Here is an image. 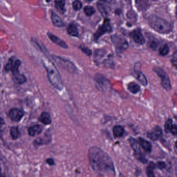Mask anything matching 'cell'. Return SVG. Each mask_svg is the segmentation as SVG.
<instances>
[{"instance_id": "obj_30", "label": "cell", "mask_w": 177, "mask_h": 177, "mask_svg": "<svg viewBox=\"0 0 177 177\" xmlns=\"http://www.w3.org/2000/svg\"><path fill=\"white\" fill-rule=\"evenodd\" d=\"M169 51V49L168 46H167V45H163L159 49V53H160V55H161L162 56H165L168 54Z\"/></svg>"}, {"instance_id": "obj_3", "label": "cell", "mask_w": 177, "mask_h": 177, "mask_svg": "<svg viewBox=\"0 0 177 177\" xmlns=\"http://www.w3.org/2000/svg\"><path fill=\"white\" fill-rule=\"evenodd\" d=\"M149 22L152 28L159 33H169L172 30V26L169 22L154 15L149 17Z\"/></svg>"}, {"instance_id": "obj_24", "label": "cell", "mask_w": 177, "mask_h": 177, "mask_svg": "<svg viewBox=\"0 0 177 177\" xmlns=\"http://www.w3.org/2000/svg\"><path fill=\"white\" fill-rule=\"evenodd\" d=\"M124 133V130L123 127L119 126H115L113 128V134L115 137H121Z\"/></svg>"}, {"instance_id": "obj_16", "label": "cell", "mask_w": 177, "mask_h": 177, "mask_svg": "<svg viewBox=\"0 0 177 177\" xmlns=\"http://www.w3.org/2000/svg\"><path fill=\"white\" fill-rule=\"evenodd\" d=\"M136 6L139 11L147 10L149 7V0H135Z\"/></svg>"}, {"instance_id": "obj_7", "label": "cell", "mask_w": 177, "mask_h": 177, "mask_svg": "<svg viewBox=\"0 0 177 177\" xmlns=\"http://www.w3.org/2000/svg\"><path fill=\"white\" fill-rule=\"evenodd\" d=\"M129 142L131 148L133 149L134 151H135V155L136 158L142 163H147V161L142 155L140 150V144H139V142L135 139L132 137H131L129 139Z\"/></svg>"}, {"instance_id": "obj_33", "label": "cell", "mask_w": 177, "mask_h": 177, "mask_svg": "<svg viewBox=\"0 0 177 177\" xmlns=\"http://www.w3.org/2000/svg\"><path fill=\"white\" fill-rule=\"evenodd\" d=\"M172 120L171 119H168L166 122L165 124V130L166 132H169L170 128L172 126Z\"/></svg>"}, {"instance_id": "obj_36", "label": "cell", "mask_w": 177, "mask_h": 177, "mask_svg": "<svg viewBox=\"0 0 177 177\" xmlns=\"http://www.w3.org/2000/svg\"><path fill=\"white\" fill-rule=\"evenodd\" d=\"M157 166L158 168L163 169L166 167V165H165V163L163 162H158L157 163Z\"/></svg>"}, {"instance_id": "obj_17", "label": "cell", "mask_w": 177, "mask_h": 177, "mask_svg": "<svg viewBox=\"0 0 177 177\" xmlns=\"http://www.w3.org/2000/svg\"><path fill=\"white\" fill-rule=\"evenodd\" d=\"M51 20L53 21V23L55 26H58V27H62L64 26V23L61 18L58 16V15L56 14L54 12H52L51 13Z\"/></svg>"}, {"instance_id": "obj_2", "label": "cell", "mask_w": 177, "mask_h": 177, "mask_svg": "<svg viewBox=\"0 0 177 177\" xmlns=\"http://www.w3.org/2000/svg\"><path fill=\"white\" fill-rule=\"evenodd\" d=\"M42 62L47 70L48 78L50 83L56 89L62 90L63 83L61 77L54 64L47 58H45L43 59Z\"/></svg>"}, {"instance_id": "obj_38", "label": "cell", "mask_w": 177, "mask_h": 177, "mask_svg": "<svg viewBox=\"0 0 177 177\" xmlns=\"http://www.w3.org/2000/svg\"><path fill=\"white\" fill-rule=\"evenodd\" d=\"M4 124V122L3 120L1 119V118H0V128H1Z\"/></svg>"}, {"instance_id": "obj_13", "label": "cell", "mask_w": 177, "mask_h": 177, "mask_svg": "<svg viewBox=\"0 0 177 177\" xmlns=\"http://www.w3.org/2000/svg\"><path fill=\"white\" fill-rule=\"evenodd\" d=\"M97 6L99 12L103 17L107 16L108 14L109 7L105 1L100 0L97 4Z\"/></svg>"}, {"instance_id": "obj_22", "label": "cell", "mask_w": 177, "mask_h": 177, "mask_svg": "<svg viewBox=\"0 0 177 177\" xmlns=\"http://www.w3.org/2000/svg\"><path fill=\"white\" fill-rule=\"evenodd\" d=\"M65 0H55V6L58 12L63 14L65 12Z\"/></svg>"}, {"instance_id": "obj_34", "label": "cell", "mask_w": 177, "mask_h": 177, "mask_svg": "<svg viewBox=\"0 0 177 177\" xmlns=\"http://www.w3.org/2000/svg\"><path fill=\"white\" fill-rule=\"evenodd\" d=\"M81 50L85 53L86 54H87L88 56H90L92 54V51L90 49H89L88 48L86 47H82L80 46V47Z\"/></svg>"}, {"instance_id": "obj_8", "label": "cell", "mask_w": 177, "mask_h": 177, "mask_svg": "<svg viewBox=\"0 0 177 177\" xmlns=\"http://www.w3.org/2000/svg\"><path fill=\"white\" fill-rule=\"evenodd\" d=\"M21 64V61L18 59L14 60L13 58L9 59L5 66V70L6 72L12 71L14 75L19 73V67Z\"/></svg>"}, {"instance_id": "obj_12", "label": "cell", "mask_w": 177, "mask_h": 177, "mask_svg": "<svg viewBox=\"0 0 177 177\" xmlns=\"http://www.w3.org/2000/svg\"><path fill=\"white\" fill-rule=\"evenodd\" d=\"M162 135V131L159 126H156L154 127L151 131L148 133V137L153 140L155 141L160 138Z\"/></svg>"}, {"instance_id": "obj_20", "label": "cell", "mask_w": 177, "mask_h": 177, "mask_svg": "<svg viewBox=\"0 0 177 177\" xmlns=\"http://www.w3.org/2000/svg\"><path fill=\"white\" fill-rule=\"evenodd\" d=\"M39 121L44 125H48L51 123V117L47 112H43L39 117Z\"/></svg>"}, {"instance_id": "obj_15", "label": "cell", "mask_w": 177, "mask_h": 177, "mask_svg": "<svg viewBox=\"0 0 177 177\" xmlns=\"http://www.w3.org/2000/svg\"><path fill=\"white\" fill-rule=\"evenodd\" d=\"M43 127L40 125H35L30 127L28 129L29 135L31 136H35L42 132Z\"/></svg>"}, {"instance_id": "obj_29", "label": "cell", "mask_w": 177, "mask_h": 177, "mask_svg": "<svg viewBox=\"0 0 177 177\" xmlns=\"http://www.w3.org/2000/svg\"><path fill=\"white\" fill-rule=\"evenodd\" d=\"M84 12L87 16H91L95 12V9L91 6H87L84 7Z\"/></svg>"}, {"instance_id": "obj_27", "label": "cell", "mask_w": 177, "mask_h": 177, "mask_svg": "<svg viewBox=\"0 0 177 177\" xmlns=\"http://www.w3.org/2000/svg\"><path fill=\"white\" fill-rule=\"evenodd\" d=\"M155 167V165L154 163L151 162L149 166L147 168L146 172L148 177H155L154 175V169Z\"/></svg>"}, {"instance_id": "obj_4", "label": "cell", "mask_w": 177, "mask_h": 177, "mask_svg": "<svg viewBox=\"0 0 177 177\" xmlns=\"http://www.w3.org/2000/svg\"><path fill=\"white\" fill-rule=\"evenodd\" d=\"M111 38L112 42L116 47L117 53H122L128 48V44L127 40L119 35H112Z\"/></svg>"}, {"instance_id": "obj_5", "label": "cell", "mask_w": 177, "mask_h": 177, "mask_svg": "<svg viewBox=\"0 0 177 177\" xmlns=\"http://www.w3.org/2000/svg\"><path fill=\"white\" fill-rule=\"evenodd\" d=\"M112 31V28L111 26L110 20L108 18H105L104 23L101 26L99 27L98 30L94 34V40L97 41L102 35L107 33H110Z\"/></svg>"}, {"instance_id": "obj_39", "label": "cell", "mask_w": 177, "mask_h": 177, "mask_svg": "<svg viewBox=\"0 0 177 177\" xmlns=\"http://www.w3.org/2000/svg\"><path fill=\"white\" fill-rule=\"evenodd\" d=\"M0 177H5V175L3 173H2L1 172V174H0Z\"/></svg>"}, {"instance_id": "obj_25", "label": "cell", "mask_w": 177, "mask_h": 177, "mask_svg": "<svg viewBox=\"0 0 177 177\" xmlns=\"http://www.w3.org/2000/svg\"><path fill=\"white\" fill-rule=\"evenodd\" d=\"M14 80L16 83L19 84H23L26 81V78L25 75L19 73L14 75Z\"/></svg>"}, {"instance_id": "obj_43", "label": "cell", "mask_w": 177, "mask_h": 177, "mask_svg": "<svg viewBox=\"0 0 177 177\" xmlns=\"http://www.w3.org/2000/svg\"><path fill=\"white\" fill-rule=\"evenodd\" d=\"M1 172H1V168H0V174H1Z\"/></svg>"}, {"instance_id": "obj_19", "label": "cell", "mask_w": 177, "mask_h": 177, "mask_svg": "<svg viewBox=\"0 0 177 177\" xmlns=\"http://www.w3.org/2000/svg\"><path fill=\"white\" fill-rule=\"evenodd\" d=\"M67 31L69 35L72 36L76 37V36H78L79 34V32H78L76 25L73 23H70L67 29Z\"/></svg>"}, {"instance_id": "obj_9", "label": "cell", "mask_w": 177, "mask_h": 177, "mask_svg": "<svg viewBox=\"0 0 177 177\" xmlns=\"http://www.w3.org/2000/svg\"><path fill=\"white\" fill-rule=\"evenodd\" d=\"M53 58H54L55 61H56L57 63H59L61 66L63 67L64 68L67 69L69 72H72V73L75 72V66L73 64V63H72L69 60L63 59L59 56H53Z\"/></svg>"}, {"instance_id": "obj_42", "label": "cell", "mask_w": 177, "mask_h": 177, "mask_svg": "<svg viewBox=\"0 0 177 177\" xmlns=\"http://www.w3.org/2000/svg\"><path fill=\"white\" fill-rule=\"evenodd\" d=\"M50 1H51V0H46V2H50Z\"/></svg>"}, {"instance_id": "obj_1", "label": "cell", "mask_w": 177, "mask_h": 177, "mask_svg": "<svg viewBox=\"0 0 177 177\" xmlns=\"http://www.w3.org/2000/svg\"><path fill=\"white\" fill-rule=\"evenodd\" d=\"M88 152L90 164L94 171L114 174L115 170L112 160L105 152L97 147H92Z\"/></svg>"}, {"instance_id": "obj_10", "label": "cell", "mask_w": 177, "mask_h": 177, "mask_svg": "<svg viewBox=\"0 0 177 177\" xmlns=\"http://www.w3.org/2000/svg\"><path fill=\"white\" fill-rule=\"evenodd\" d=\"M9 117L11 120L16 122H18L21 120L24 116V112L20 109L12 108L11 109L9 112Z\"/></svg>"}, {"instance_id": "obj_31", "label": "cell", "mask_w": 177, "mask_h": 177, "mask_svg": "<svg viewBox=\"0 0 177 177\" xmlns=\"http://www.w3.org/2000/svg\"><path fill=\"white\" fill-rule=\"evenodd\" d=\"M72 5L75 11L80 10L83 7V4L79 0H75L72 4Z\"/></svg>"}, {"instance_id": "obj_21", "label": "cell", "mask_w": 177, "mask_h": 177, "mask_svg": "<svg viewBox=\"0 0 177 177\" xmlns=\"http://www.w3.org/2000/svg\"><path fill=\"white\" fill-rule=\"evenodd\" d=\"M139 141L140 142V146L145 151L147 152H150L151 151L152 146L149 141H148L147 140H145L142 138H139Z\"/></svg>"}, {"instance_id": "obj_23", "label": "cell", "mask_w": 177, "mask_h": 177, "mask_svg": "<svg viewBox=\"0 0 177 177\" xmlns=\"http://www.w3.org/2000/svg\"><path fill=\"white\" fill-rule=\"evenodd\" d=\"M135 72L136 73V78L139 81L143 86H147L148 84V81L146 76L139 70H135Z\"/></svg>"}, {"instance_id": "obj_11", "label": "cell", "mask_w": 177, "mask_h": 177, "mask_svg": "<svg viewBox=\"0 0 177 177\" xmlns=\"http://www.w3.org/2000/svg\"><path fill=\"white\" fill-rule=\"evenodd\" d=\"M130 37L134 41V42L139 45H143L145 42V40L139 29H135L130 34Z\"/></svg>"}, {"instance_id": "obj_41", "label": "cell", "mask_w": 177, "mask_h": 177, "mask_svg": "<svg viewBox=\"0 0 177 177\" xmlns=\"http://www.w3.org/2000/svg\"><path fill=\"white\" fill-rule=\"evenodd\" d=\"M175 147L177 148V141H176V142H175Z\"/></svg>"}, {"instance_id": "obj_40", "label": "cell", "mask_w": 177, "mask_h": 177, "mask_svg": "<svg viewBox=\"0 0 177 177\" xmlns=\"http://www.w3.org/2000/svg\"><path fill=\"white\" fill-rule=\"evenodd\" d=\"M85 1H87V2H91V1H92V0H85Z\"/></svg>"}, {"instance_id": "obj_26", "label": "cell", "mask_w": 177, "mask_h": 177, "mask_svg": "<svg viewBox=\"0 0 177 177\" xmlns=\"http://www.w3.org/2000/svg\"><path fill=\"white\" fill-rule=\"evenodd\" d=\"M128 90L133 94H136L138 93L140 90V87L138 84L134 82L130 83L128 86Z\"/></svg>"}, {"instance_id": "obj_44", "label": "cell", "mask_w": 177, "mask_h": 177, "mask_svg": "<svg viewBox=\"0 0 177 177\" xmlns=\"http://www.w3.org/2000/svg\"><path fill=\"white\" fill-rule=\"evenodd\" d=\"M0 67H1V66H0Z\"/></svg>"}, {"instance_id": "obj_37", "label": "cell", "mask_w": 177, "mask_h": 177, "mask_svg": "<svg viewBox=\"0 0 177 177\" xmlns=\"http://www.w3.org/2000/svg\"><path fill=\"white\" fill-rule=\"evenodd\" d=\"M46 163H47L48 165H50V166L54 165L55 164L54 160H53V158H48L47 160H46Z\"/></svg>"}, {"instance_id": "obj_32", "label": "cell", "mask_w": 177, "mask_h": 177, "mask_svg": "<svg viewBox=\"0 0 177 177\" xmlns=\"http://www.w3.org/2000/svg\"><path fill=\"white\" fill-rule=\"evenodd\" d=\"M158 45H159V42H158V40L157 39H155L151 40L149 42V46L151 48H152L153 49H155V48H156L158 47Z\"/></svg>"}, {"instance_id": "obj_6", "label": "cell", "mask_w": 177, "mask_h": 177, "mask_svg": "<svg viewBox=\"0 0 177 177\" xmlns=\"http://www.w3.org/2000/svg\"><path fill=\"white\" fill-rule=\"evenodd\" d=\"M154 70L161 78V85L163 88L166 90H169L171 89L170 80L165 71L159 67L155 68Z\"/></svg>"}, {"instance_id": "obj_28", "label": "cell", "mask_w": 177, "mask_h": 177, "mask_svg": "<svg viewBox=\"0 0 177 177\" xmlns=\"http://www.w3.org/2000/svg\"><path fill=\"white\" fill-rule=\"evenodd\" d=\"M10 134L12 139L14 140L17 139L19 136V131L17 127H16V126L12 127L10 130Z\"/></svg>"}, {"instance_id": "obj_18", "label": "cell", "mask_w": 177, "mask_h": 177, "mask_svg": "<svg viewBox=\"0 0 177 177\" xmlns=\"http://www.w3.org/2000/svg\"><path fill=\"white\" fill-rule=\"evenodd\" d=\"M51 138L50 135H46L44 136V137H40L36 139L34 141V144L35 145L39 146V145H42L44 144H47L50 142Z\"/></svg>"}, {"instance_id": "obj_35", "label": "cell", "mask_w": 177, "mask_h": 177, "mask_svg": "<svg viewBox=\"0 0 177 177\" xmlns=\"http://www.w3.org/2000/svg\"><path fill=\"white\" fill-rule=\"evenodd\" d=\"M170 133H172L173 135H177V126L176 125H172L169 131Z\"/></svg>"}, {"instance_id": "obj_14", "label": "cell", "mask_w": 177, "mask_h": 177, "mask_svg": "<svg viewBox=\"0 0 177 177\" xmlns=\"http://www.w3.org/2000/svg\"><path fill=\"white\" fill-rule=\"evenodd\" d=\"M48 36L49 37L50 39L56 45H58V46H60L61 47L63 48H68V46L65 42H64L63 40H62L61 39L59 38L58 36H56L53 33H51L50 32H48L47 33Z\"/></svg>"}]
</instances>
